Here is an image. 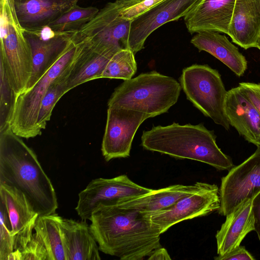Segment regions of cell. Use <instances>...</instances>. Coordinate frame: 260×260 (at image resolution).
I'll return each instance as SVG.
<instances>
[{"label": "cell", "instance_id": "1", "mask_svg": "<svg viewBox=\"0 0 260 260\" xmlns=\"http://www.w3.org/2000/svg\"><path fill=\"white\" fill-rule=\"evenodd\" d=\"M89 220L100 251L121 260H141L162 247L160 235L145 213L116 204L100 205Z\"/></svg>", "mask_w": 260, "mask_h": 260}, {"label": "cell", "instance_id": "2", "mask_svg": "<svg viewBox=\"0 0 260 260\" xmlns=\"http://www.w3.org/2000/svg\"><path fill=\"white\" fill-rule=\"evenodd\" d=\"M0 182L23 192L39 216L58 208L53 185L37 155L10 125L0 131Z\"/></svg>", "mask_w": 260, "mask_h": 260}, {"label": "cell", "instance_id": "3", "mask_svg": "<svg viewBox=\"0 0 260 260\" xmlns=\"http://www.w3.org/2000/svg\"><path fill=\"white\" fill-rule=\"evenodd\" d=\"M141 146L146 150L178 159H189L207 164L219 170L234 167L232 160L218 147L213 131L202 123L153 126L143 132Z\"/></svg>", "mask_w": 260, "mask_h": 260}, {"label": "cell", "instance_id": "4", "mask_svg": "<svg viewBox=\"0 0 260 260\" xmlns=\"http://www.w3.org/2000/svg\"><path fill=\"white\" fill-rule=\"evenodd\" d=\"M181 87L174 78L156 71L142 73L117 87L108 107L144 113L151 117L166 113L179 98Z\"/></svg>", "mask_w": 260, "mask_h": 260}, {"label": "cell", "instance_id": "5", "mask_svg": "<svg viewBox=\"0 0 260 260\" xmlns=\"http://www.w3.org/2000/svg\"><path fill=\"white\" fill-rule=\"evenodd\" d=\"M0 19V64L16 97L27 89L32 75L31 49L17 19L13 0H1Z\"/></svg>", "mask_w": 260, "mask_h": 260}, {"label": "cell", "instance_id": "6", "mask_svg": "<svg viewBox=\"0 0 260 260\" xmlns=\"http://www.w3.org/2000/svg\"><path fill=\"white\" fill-rule=\"evenodd\" d=\"M77 45L71 39L55 61L30 88L17 96L10 121L12 131L29 139L41 135L37 123L42 100L52 83L71 64Z\"/></svg>", "mask_w": 260, "mask_h": 260}, {"label": "cell", "instance_id": "7", "mask_svg": "<svg viewBox=\"0 0 260 260\" xmlns=\"http://www.w3.org/2000/svg\"><path fill=\"white\" fill-rule=\"evenodd\" d=\"M186 98L205 116L228 130L225 111L228 91L221 75L207 64H192L184 68L179 79Z\"/></svg>", "mask_w": 260, "mask_h": 260}, {"label": "cell", "instance_id": "8", "mask_svg": "<svg viewBox=\"0 0 260 260\" xmlns=\"http://www.w3.org/2000/svg\"><path fill=\"white\" fill-rule=\"evenodd\" d=\"M125 2L116 0L108 3L88 22L74 32L75 43L86 42L99 48L120 50L127 48L131 21L120 15Z\"/></svg>", "mask_w": 260, "mask_h": 260}, {"label": "cell", "instance_id": "9", "mask_svg": "<svg viewBox=\"0 0 260 260\" xmlns=\"http://www.w3.org/2000/svg\"><path fill=\"white\" fill-rule=\"evenodd\" d=\"M220 206L218 186L203 182L199 189L181 198L172 206L146 214L161 234L182 221L204 216L218 211Z\"/></svg>", "mask_w": 260, "mask_h": 260}, {"label": "cell", "instance_id": "10", "mask_svg": "<svg viewBox=\"0 0 260 260\" xmlns=\"http://www.w3.org/2000/svg\"><path fill=\"white\" fill-rule=\"evenodd\" d=\"M259 192L260 145L251 156L232 168L222 178L219 189V214L226 216L241 202L253 199Z\"/></svg>", "mask_w": 260, "mask_h": 260}, {"label": "cell", "instance_id": "11", "mask_svg": "<svg viewBox=\"0 0 260 260\" xmlns=\"http://www.w3.org/2000/svg\"><path fill=\"white\" fill-rule=\"evenodd\" d=\"M152 190L133 182L126 175L112 178H96L79 193L75 210L83 220L89 219L100 205L115 204L121 199L144 194Z\"/></svg>", "mask_w": 260, "mask_h": 260}, {"label": "cell", "instance_id": "12", "mask_svg": "<svg viewBox=\"0 0 260 260\" xmlns=\"http://www.w3.org/2000/svg\"><path fill=\"white\" fill-rule=\"evenodd\" d=\"M149 118L151 116L144 113L108 107L101 147L105 159L128 157L137 131Z\"/></svg>", "mask_w": 260, "mask_h": 260}, {"label": "cell", "instance_id": "13", "mask_svg": "<svg viewBox=\"0 0 260 260\" xmlns=\"http://www.w3.org/2000/svg\"><path fill=\"white\" fill-rule=\"evenodd\" d=\"M200 0H164L131 21L126 48L135 54L144 48L147 38L170 21L185 16Z\"/></svg>", "mask_w": 260, "mask_h": 260}, {"label": "cell", "instance_id": "14", "mask_svg": "<svg viewBox=\"0 0 260 260\" xmlns=\"http://www.w3.org/2000/svg\"><path fill=\"white\" fill-rule=\"evenodd\" d=\"M0 202L8 214L14 239V249L20 251L31 239L39 214L23 192L1 182Z\"/></svg>", "mask_w": 260, "mask_h": 260}, {"label": "cell", "instance_id": "15", "mask_svg": "<svg viewBox=\"0 0 260 260\" xmlns=\"http://www.w3.org/2000/svg\"><path fill=\"white\" fill-rule=\"evenodd\" d=\"M76 44L74 58L62 74L67 92L80 84L101 78L110 59L118 51L101 48L86 42Z\"/></svg>", "mask_w": 260, "mask_h": 260}, {"label": "cell", "instance_id": "16", "mask_svg": "<svg viewBox=\"0 0 260 260\" xmlns=\"http://www.w3.org/2000/svg\"><path fill=\"white\" fill-rule=\"evenodd\" d=\"M235 0H200L184 17L190 34L210 30L228 35Z\"/></svg>", "mask_w": 260, "mask_h": 260}, {"label": "cell", "instance_id": "17", "mask_svg": "<svg viewBox=\"0 0 260 260\" xmlns=\"http://www.w3.org/2000/svg\"><path fill=\"white\" fill-rule=\"evenodd\" d=\"M225 111L230 125L249 143L260 145V115L238 86L228 91Z\"/></svg>", "mask_w": 260, "mask_h": 260}, {"label": "cell", "instance_id": "18", "mask_svg": "<svg viewBox=\"0 0 260 260\" xmlns=\"http://www.w3.org/2000/svg\"><path fill=\"white\" fill-rule=\"evenodd\" d=\"M78 0H13L18 21L25 30L48 25L77 5Z\"/></svg>", "mask_w": 260, "mask_h": 260}, {"label": "cell", "instance_id": "19", "mask_svg": "<svg viewBox=\"0 0 260 260\" xmlns=\"http://www.w3.org/2000/svg\"><path fill=\"white\" fill-rule=\"evenodd\" d=\"M252 200L247 199L226 216V219L215 237L217 253L221 256L237 247L245 236L254 231Z\"/></svg>", "mask_w": 260, "mask_h": 260}, {"label": "cell", "instance_id": "20", "mask_svg": "<svg viewBox=\"0 0 260 260\" xmlns=\"http://www.w3.org/2000/svg\"><path fill=\"white\" fill-rule=\"evenodd\" d=\"M61 217L60 227L67 260H101L99 245L85 222Z\"/></svg>", "mask_w": 260, "mask_h": 260}, {"label": "cell", "instance_id": "21", "mask_svg": "<svg viewBox=\"0 0 260 260\" xmlns=\"http://www.w3.org/2000/svg\"><path fill=\"white\" fill-rule=\"evenodd\" d=\"M260 34V0H235L228 35L247 49L255 47Z\"/></svg>", "mask_w": 260, "mask_h": 260}, {"label": "cell", "instance_id": "22", "mask_svg": "<svg viewBox=\"0 0 260 260\" xmlns=\"http://www.w3.org/2000/svg\"><path fill=\"white\" fill-rule=\"evenodd\" d=\"M53 38L44 40L31 30L24 34L31 51L32 72L27 89L32 87L64 50L74 32H56ZM25 90V91H26Z\"/></svg>", "mask_w": 260, "mask_h": 260}, {"label": "cell", "instance_id": "23", "mask_svg": "<svg viewBox=\"0 0 260 260\" xmlns=\"http://www.w3.org/2000/svg\"><path fill=\"white\" fill-rule=\"evenodd\" d=\"M190 42L199 51H206L219 60L238 76L244 74L247 60L225 35L218 31H201L197 32Z\"/></svg>", "mask_w": 260, "mask_h": 260}, {"label": "cell", "instance_id": "24", "mask_svg": "<svg viewBox=\"0 0 260 260\" xmlns=\"http://www.w3.org/2000/svg\"><path fill=\"white\" fill-rule=\"evenodd\" d=\"M203 183L198 182L190 185L176 184L152 189L144 194L121 199L115 204L146 213L158 211L172 206L181 198L195 192Z\"/></svg>", "mask_w": 260, "mask_h": 260}, {"label": "cell", "instance_id": "25", "mask_svg": "<svg viewBox=\"0 0 260 260\" xmlns=\"http://www.w3.org/2000/svg\"><path fill=\"white\" fill-rule=\"evenodd\" d=\"M61 216L54 213L39 216L34 230L43 240L47 252V260H67L61 234Z\"/></svg>", "mask_w": 260, "mask_h": 260}, {"label": "cell", "instance_id": "26", "mask_svg": "<svg viewBox=\"0 0 260 260\" xmlns=\"http://www.w3.org/2000/svg\"><path fill=\"white\" fill-rule=\"evenodd\" d=\"M137 70L135 53L129 49H122L110 59L101 78L129 80Z\"/></svg>", "mask_w": 260, "mask_h": 260}, {"label": "cell", "instance_id": "27", "mask_svg": "<svg viewBox=\"0 0 260 260\" xmlns=\"http://www.w3.org/2000/svg\"><path fill=\"white\" fill-rule=\"evenodd\" d=\"M99 11L95 7L76 5L48 25L56 32H75L90 21Z\"/></svg>", "mask_w": 260, "mask_h": 260}, {"label": "cell", "instance_id": "28", "mask_svg": "<svg viewBox=\"0 0 260 260\" xmlns=\"http://www.w3.org/2000/svg\"><path fill=\"white\" fill-rule=\"evenodd\" d=\"M66 93L64 83L60 76L50 85L42 100L37 123V129L40 135L50 119L56 104Z\"/></svg>", "mask_w": 260, "mask_h": 260}, {"label": "cell", "instance_id": "29", "mask_svg": "<svg viewBox=\"0 0 260 260\" xmlns=\"http://www.w3.org/2000/svg\"><path fill=\"white\" fill-rule=\"evenodd\" d=\"M16 95L0 64V131L10 125Z\"/></svg>", "mask_w": 260, "mask_h": 260}, {"label": "cell", "instance_id": "30", "mask_svg": "<svg viewBox=\"0 0 260 260\" xmlns=\"http://www.w3.org/2000/svg\"><path fill=\"white\" fill-rule=\"evenodd\" d=\"M14 250V239L8 214L0 202V260H7Z\"/></svg>", "mask_w": 260, "mask_h": 260}, {"label": "cell", "instance_id": "31", "mask_svg": "<svg viewBox=\"0 0 260 260\" xmlns=\"http://www.w3.org/2000/svg\"><path fill=\"white\" fill-rule=\"evenodd\" d=\"M21 260H47V252L41 237L33 233L30 240L20 251Z\"/></svg>", "mask_w": 260, "mask_h": 260}, {"label": "cell", "instance_id": "32", "mask_svg": "<svg viewBox=\"0 0 260 260\" xmlns=\"http://www.w3.org/2000/svg\"><path fill=\"white\" fill-rule=\"evenodd\" d=\"M164 0H142L131 5L124 7L120 12L121 16L132 21L146 11L161 3Z\"/></svg>", "mask_w": 260, "mask_h": 260}, {"label": "cell", "instance_id": "33", "mask_svg": "<svg viewBox=\"0 0 260 260\" xmlns=\"http://www.w3.org/2000/svg\"><path fill=\"white\" fill-rule=\"evenodd\" d=\"M239 86L260 115V83L240 82Z\"/></svg>", "mask_w": 260, "mask_h": 260}, {"label": "cell", "instance_id": "34", "mask_svg": "<svg viewBox=\"0 0 260 260\" xmlns=\"http://www.w3.org/2000/svg\"><path fill=\"white\" fill-rule=\"evenodd\" d=\"M216 260H254L255 258L244 246L239 245L230 252L214 257Z\"/></svg>", "mask_w": 260, "mask_h": 260}, {"label": "cell", "instance_id": "35", "mask_svg": "<svg viewBox=\"0 0 260 260\" xmlns=\"http://www.w3.org/2000/svg\"><path fill=\"white\" fill-rule=\"evenodd\" d=\"M252 209L254 217V231L260 241V192L252 200Z\"/></svg>", "mask_w": 260, "mask_h": 260}, {"label": "cell", "instance_id": "36", "mask_svg": "<svg viewBox=\"0 0 260 260\" xmlns=\"http://www.w3.org/2000/svg\"><path fill=\"white\" fill-rule=\"evenodd\" d=\"M41 39L48 40L54 37L56 32L53 30L49 25H45L40 28L32 30Z\"/></svg>", "mask_w": 260, "mask_h": 260}, {"label": "cell", "instance_id": "37", "mask_svg": "<svg viewBox=\"0 0 260 260\" xmlns=\"http://www.w3.org/2000/svg\"><path fill=\"white\" fill-rule=\"evenodd\" d=\"M148 259L151 260H171L172 258L166 249L160 247L153 250Z\"/></svg>", "mask_w": 260, "mask_h": 260}, {"label": "cell", "instance_id": "38", "mask_svg": "<svg viewBox=\"0 0 260 260\" xmlns=\"http://www.w3.org/2000/svg\"><path fill=\"white\" fill-rule=\"evenodd\" d=\"M127 3V6L131 5L134 3H136L140 2L142 0H118Z\"/></svg>", "mask_w": 260, "mask_h": 260}, {"label": "cell", "instance_id": "39", "mask_svg": "<svg viewBox=\"0 0 260 260\" xmlns=\"http://www.w3.org/2000/svg\"><path fill=\"white\" fill-rule=\"evenodd\" d=\"M255 47L258 48L259 50H260V34H259L258 38L257 39V40L256 41Z\"/></svg>", "mask_w": 260, "mask_h": 260}]
</instances>
